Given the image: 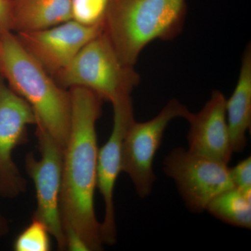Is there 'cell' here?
I'll use <instances>...</instances> for the list:
<instances>
[{
    "instance_id": "obj_1",
    "label": "cell",
    "mask_w": 251,
    "mask_h": 251,
    "mask_svg": "<svg viewBox=\"0 0 251 251\" xmlns=\"http://www.w3.org/2000/svg\"><path fill=\"white\" fill-rule=\"evenodd\" d=\"M72 101L70 132L63 155L59 209L66 242L80 241L89 251L104 245L96 216L99 148L96 125L102 113V100L88 89H69Z\"/></svg>"
},
{
    "instance_id": "obj_2",
    "label": "cell",
    "mask_w": 251,
    "mask_h": 251,
    "mask_svg": "<svg viewBox=\"0 0 251 251\" xmlns=\"http://www.w3.org/2000/svg\"><path fill=\"white\" fill-rule=\"evenodd\" d=\"M0 75L30 105L36 126L64 149L70 132V92L57 83L9 30L0 31Z\"/></svg>"
},
{
    "instance_id": "obj_3",
    "label": "cell",
    "mask_w": 251,
    "mask_h": 251,
    "mask_svg": "<svg viewBox=\"0 0 251 251\" xmlns=\"http://www.w3.org/2000/svg\"><path fill=\"white\" fill-rule=\"evenodd\" d=\"M186 12V0H115L103 31L120 60L134 67L150 43L179 35Z\"/></svg>"
},
{
    "instance_id": "obj_4",
    "label": "cell",
    "mask_w": 251,
    "mask_h": 251,
    "mask_svg": "<svg viewBox=\"0 0 251 251\" xmlns=\"http://www.w3.org/2000/svg\"><path fill=\"white\" fill-rule=\"evenodd\" d=\"M53 78L66 90L88 89L112 104L131 97L140 80L134 67L120 60L103 31L87 43Z\"/></svg>"
},
{
    "instance_id": "obj_5",
    "label": "cell",
    "mask_w": 251,
    "mask_h": 251,
    "mask_svg": "<svg viewBox=\"0 0 251 251\" xmlns=\"http://www.w3.org/2000/svg\"><path fill=\"white\" fill-rule=\"evenodd\" d=\"M189 113L186 105L173 99L151 120L130 124L122 144V172L129 176L140 198L152 192L156 179L153 161L167 127L175 119H186Z\"/></svg>"
},
{
    "instance_id": "obj_6",
    "label": "cell",
    "mask_w": 251,
    "mask_h": 251,
    "mask_svg": "<svg viewBox=\"0 0 251 251\" xmlns=\"http://www.w3.org/2000/svg\"><path fill=\"white\" fill-rule=\"evenodd\" d=\"M163 171L175 181L188 209L194 213L205 211L213 198L234 187L227 164L182 148L167 155Z\"/></svg>"
},
{
    "instance_id": "obj_7",
    "label": "cell",
    "mask_w": 251,
    "mask_h": 251,
    "mask_svg": "<svg viewBox=\"0 0 251 251\" xmlns=\"http://www.w3.org/2000/svg\"><path fill=\"white\" fill-rule=\"evenodd\" d=\"M36 126L41 158L32 153L25 158V168L34 182L37 206L33 219L49 229L60 251L67 250V242L59 209L64 149L44 128Z\"/></svg>"
},
{
    "instance_id": "obj_8",
    "label": "cell",
    "mask_w": 251,
    "mask_h": 251,
    "mask_svg": "<svg viewBox=\"0 0 251 251\" xmlns=\"http://www.w3.org/2000/svg\"><path fill=\"white\" fill-rule=\"evenodd\" d=\"M36 123L30 105L0 76V197L14 198L25 190V179L14 163L13 152L25 143L28 126Z\"/></svg>"
},
{
    "instance_id": "obj_9",
    "label": "cell",
    "mask_w": 251,
    "mask_h": 251,
    "mask_svg": "<svg viewBox=\"0 0 251 251\" xmlns=\"http://www.w3.org/2000/svg\"><path fill=\"white\" fill-rule=\"evenodd\" d=\"M113 126L111 134L99 149L97 168V188L105 204V216L100 224L103 244L113 245L117 242L114 192L117 178L122 172V144L130 124L134 121L131 97L112 103Z\"/></svg>"
},
{
    "instance_id": "obj_10",
    "label": "cell",
    "mask_w": 251,
    "mask_h": 251,
    "mask_svg": "<svg viewBox=\"0 0 251 251\" xmlns=\"http://www.w3.org/2000/svg\"><path fill=\"white\" fill-rule=\"evenodd\" d=\"M103 31V27H87L71 20L46 29L14 34L23 49L54 77Z\"/></svg>"
},
{
    "instance_id": "obj_11",
    "label": "cell",
    "mask_w": 251,
    "mask_h": 251,
    "mask_svg": "<svg viewBox=\"0 0 251 251\" xmlns=\"http://www.w3.org/2000/svg\"><path fill=\"white\" fill-rule=\"evenodd\" d=\"M226 99L214 91L209 100L197 113L190 112L187 134L188 151L228 165L232 151L226 112Z\"/></svg>"
},
{
    "instance_id": "obj_12",
    "label": "cell",
    "mask_w": 251,
    "mask_h": 251,
    "mask_svg": "<svg viewBox=\"0 0 251 251\" xmlns=\"http://www.w3.org/2000/svg\"><path fill=\"white\" fill-rule=\"evenodd\" d=\"M72 20V0H10V31L40 30Z\"/></svg>"
},
{
    "instance_id": "obj_13",
    "label": "cell",
    "mask_w": 251,
    "mask_h": 251,
    "mask_svg": "<svg viewBox=\"0 0 251 251\" xmlns=\"http://www.w3.org/2000/svg\"><path fill=\"white\" fill-rule=\"evenodd\" d=\"M226 119L234 153H242L251 126V47L243 54L239 78L233 93L226 100Z\"/></svg>"
},
{
    "instance_id": "obj_14",
    "label": "cell",
    "mask_w": 251,
    "mask_h": 251,
    "mask_svg": "<svg viewBox=\"0 0 251 251\" xmlns=\"http://www.w3.org/2000/svg\"><path fill=\"white\" fill-rule=\"evenodd\" d=\"M216 219L234 227H251V191L229 188L213 198L206 210Z\"/></svg>"
},
{
    "instance_id": "obj_15",
    "label": "cell",
    "mask_w": 251,
    "mask_h": 251,
    "mask_svg": "<svg viewBox=\"0 0 251 251\" xmlns=\"http://www.w3.org/2000/svg\"><path fill=\"white\" fill-rule=\"evenodd\" d=\"M115 0H72V20L87 27H103Z\"/></svg>"
},
{
    "instance_id": "obj_16",
    "label": "cell",
    "mask_w": 251,
    "mask_h": 251,
    "mask_svg": "<svg viewBox=\"0 0 251 251\" xmlns=\"http://www.w3.org/2000/svg\"><path fill=\"white\" fill-rule=\"evenodd\" d=\"M50 234L44 223L33 219L31 224L15 239L13 249L16 251H50Z\"/></svg>"
},
{
    "instance_id": "obj_17",
    "label": "cell",
    "mask_w": 251,
    "mask_h": 251,
    "mask_svg": "<svg viewBox=\"0 0 251 251\" xmlns=\"http://www.w3.org/2000/svg\"><path fill=\"white\" fill-rule=\"evenodd\" d=\"M231 179L234 187L244 191H251V158L247 157L229 168Z\"/></svg>"
},
{
    "instance_id": "obj_18",
    "label": "cell",
    "mask_w": 251,
    "mask_h": 251,
    "mask_svg": "<svg viewBox=\"0 0 251 251\" xmlns=\"http://www.w3.org/2000/svg\"><path fill=\"white\" fill-rule=\"evenodd\" d=\"M10 31V0H0V31Z\"/></svg>"
},
{
    "instance_id": "obj_19",
    "label": "cell",
    "mask_w": 251,
    "mask_h": 251,
    "mask_svg": "<svg viewBox=\"0 0 251 251\" xmlns=\"http://www.w3.org/2000/svg\"><path fill=\"white\" fill-rule=\"evenodd\" d=\"M8 232V224L4 216L0 214V237Z\"/></svg>"
},
{
    "instance_id": "obj_20",
    "label": "cell",
    "mask_w": 251,
    "mask_h": 251,
    "mask_svg": "<svg viewBox=\"0 0 251 251\" xmlns=\"http://www.w3.org/2000/svg\"><path fill=\"white\" fill-rule=\"evenodd\" d=\"M0 76H1V75H0Z\"/></svg>"
}]
</instances>
